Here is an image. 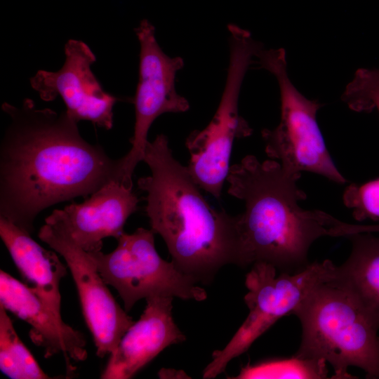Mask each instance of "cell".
I'll return each instance as SVG.
<instances>
[{"label": "cell", "mask_w": 379, "mask_h": 379, "mask_svg": "<svg viewBox=\"0 0 379 379\" xmlns=\"http://www.w3.org/2000/svg\"><path fill=\"white\" fill-rule=\"evenodd\" d=\"M230 58L222 97L210 123L190 133L185 141L190 159L187 167L197 185L219 198L230 171L235 139L250 136L253 130L239 114V97L245 74L262 48L250 32L227 25Z\"/></svg>", "instance_id": "5b68a950"}, {"label": "cell", "mask_w": 379, "mask_h": 379, "mask_svg": "<svg viewBox=\"0 0 379 379\" xmlns=\"http://www.w3.org/2000/svg\"><path fill=\"white\" fill-rule=\"evenodd\" d=\"M291 314L302 327L295 355L330 364L331 378H354L348 368L356 366L379 379V325L336 277L317 286Z\"/></svg>", "instance_id": "277c9868"}, {"label": "cell", "mask_w": 379, "mask_h": 379, "mask_svg": "<svg viewBox=\"0 0 379 379\" xmlns=\"http://www.w3.org/2000/svg\"><path fill=\"white\" fill-rule=\"evenodd\" d=\"M343 201L357 221L370 220L379 224V178L347 185Z\"/></svg>", "instance_id": "d6986e66"}, {"label": "cell", "mask_w": 379, "mask_h": 379, "mask_svg": "<svg viewBox=\"0 0 379 379\" xmlns=\"http://www.w3.org/2000/svg\"><path fill=\"white\" fill-rule=\"evenodd\" d=\"M258 64L277 79L280 93L281 114L273 129L262 131L267 155L277 160L293 174L310 172L338 184L345 178L334 164L317 121L321 105L305 98L288 77L286 52L283 48H261Z\"/></svg>", "instance_id": "8992f818"}, {"label": "cell", "mask_w": 379, "mask_h": 379, "mask_svg": "<svg viewBox=\"0 0 379 379\" xmlns=\"http://www.w3.org/2000/svg\"><path fill=\"white\" fill-rule=\"evenodd\" d=\"M336 267L331 260H325L310 263L295 273L277 275V270L270 264H253L245 279L248 315L227 345L213 352L203 378H214L224 372L232 359L246 352L277 320L291 314L317 286L334 278Z\"/></svg>", "instance_id": "52a82bcc"}, {"label": "cell", "mask_w": 379, "mask_h": 379, "mask_svg": "<svg viewBox=\"0 0 379 379\" xmlns=\"http://www.w3.org/2000/svg\"><path fill=\"white\" fill-rule=\"evenodd\" d=\"M0 368L13 379L51 378L18 335L7 310L0 303Z\"/></svg>", "instance_id": "e0dca14e"}, {"label": "cell", "mask_w": 379, "mask_h": 379, "mask_svg": "<svg viewBox=\"0 0 379 379\" xmlns=\"http://www.w3.org/2000/svg\"><path fill=\"white\" fill-rule=\"evenodd\" d=\"M38 237L65 259L71 272L97 355L110 354L135 321L117 303L95 262L73 239L55 209L46 218Z\"/></svg>", "instance_id": "30bf717a"}, {"label": "cell", "mask_w": 379, "mask_h": 379, "mask_svg": "<svg viewBox=\"0 0 379 379\" xmlns=\"http://www.w3.org/2000/svg\"><path fill=\"white\" fill-rule=\"evenodd\" d=\"M65 56L59 70H39L30 79L32 88L44 101L61 98L67 114L76 121H88L111 129L113 108L120 99L105 91L91 70L95 54L84 41L69 39L65 45Z\"/></svg>", "instance_id": "8fae6325"}, {"label": "cell", "mask_w": 379, "mask_h": 379, "mask_svg": "<svg viewBox=\"0 0 379 379\" xmlns=\"http://www.w3.org/2000/svg\"><path fill=\"white\" fill-rule=\"evenodd\" d=\"M139 199L133 190L112 181L91 194L82 203L55 209L75 242L87 252L101 251L107 237L118 239L124 226L138 210Z\"/></svg>", "instance_id": "5bb4252c"}, {"label": "cell", "mask_w": 379, "mask_h": 379, "mask_svg": "<svg viewBox=\"0 0 379 379\" xmlns=\"http://www.w3.org/2000/svg\"><path fill=\"white\" fill-rule=\"evenodd\" d=\"M30 234L0 217V237L22 278L61 314L60 282L67 274V265L61 262L56 251L43 248Z\"/></svg>", "instance_id": "9a60e30c"}, {"label": "cell", "mask_w": 379, "mask_h": 379, "mask_svg": "<svg viewBox=\"0 0 379 379\" xmlns=\"http://www.w3.org/2000/svg\"><path fill=\"white\" fill-rule=\"evenodd\" d=\"M10 118L0 144V217L32 234L38 215L120 181L119 160L81 135L66 112L4 102Z\"/></svg>", "instance_id": "6da1fadb"}, {"label": "cell", "mask_w": 379, "mask_h": 379, "mask_svg": "<svg viewBox=\"0 0 379 379\" xmlns=\"http://www.w3.org/2000/svg\"><path fill=\"white\" fill-rule=\"evenodd\" d=\"M354 109L357 112L379 114V68L368 69L355 81L351 95Z\"/></svg>", "instance_id": "ffe728a7"}, {"label": "cell", "mask_w": 379, "mask_h": 379, "mask_svg": "<svg viewBox=\"0 0 379 379\" xmlns=\"http://www.w3.org/2000/svg\"><path fill=\"white\" fill-rule=\"evenodd\" d=\"M352 249L336 268V278L359 300L379 325V236L372 232L348 235Z\"/></svg>", "instance_id": "2e32d148"}, {"label": "cell", "mask_w": 379, "mask_h": 379, "mask_svg": "<svg viewBox=\"0 0 379 379\" xmlns=\"http://www.w3.org/2000/svg\"><path fill=\"white\" fill-rule=\"evenodd\" d=\"M135 32L140 44L138 81L133 98L135 121L131 148L119 159L121 182L131 189L135 168L143 159L152 123L164 113L184 112L190 108L175 85L176 74L184 66L182 58L170 57L163 51L149 20H141Z\"/></svg>", "instance_id": "9c48e42d"}, {"label": "cell", "mask_w": 379, "mask_h": 379, "mask_svg": "<svg viewBox=\"0 0 379 379\" xmlns=\"http://www.w3.org/2000/svg\"><path fill=\"white\" fill-rule=\"evenodd\" d=\"M375 230L377 232H379V224L376 225Z\"/></svg>", "instance_id": "44dd1931"}, {"label": "cell", "mask_w": 379, "mask_h": 379, "mask_svg": "<svg viewBox=\"0 0 379 379\" xmlns=\"http://www.w3.org/2000/svg\"><path fill=\"white\" fill-rule=\"evenodd\" d=\"M0 303L6 310L31 326L29 337L44 348V357L62 353L67 373L75 369L71 360L84 361L87 357L86 339L82 333L65 324L37 293L8 273L0 271Z\"/></svg>", "instance_id": "7c38bea8"}, {"label": "cell", "mask_w": 379, "mask_h": 379, "mask_svg": "<svg viewBox=\"0 0 379 379\" xmlns=\"http://www.w3.org/2000/svg\"><path fill=\"white\" fill-rule=\"evenodd\" d=\"M142 161L151 171L138 180L146 192L145 211L176 267L205 284L224 265H236L234 216L208 204L187 167L173 157L167 136L149 141Z\"/></svg>", "instance_id": "3957f363"}, {"label": "cell", "mask_w": 379, "mask_h": 379, "mask_svg": "<svg viewBox=\"0 0 379 379\" xmlns=\"http://www.w3.org/2000/svg\"><path fill=\"white\" fill-rule=\"evenodd\" d=\"M300 176L276 160L260 161L253 155L230 166L227 192L245 208L234 216L237 265L266 262L281 272L295 273L310 264L309 250L317 239L335 237L340 220L300 207L307 198L298 185Z\"/></svg>", "instance_id": "7a4b0ae2"}, {"label": "cell", "mask_w": 379, "mask_h": 379, "mask_svg": "<svg viewBox=\"0 0 379 379\" xmlns=\"http://www.w3.org/2000/svg\"><path fill=\"white\" fill-rule=\"evenodd\" d=\"M327 363L324 360L291 358L274 359L247 365L233 378H314L328 377Z\"/></svg>", "instance_id": "ac0fdd59"}, {"label": "cell", "mask_w": 379, "mask_h": 379, "mask_svg": "<svg viewBox=\"0 0 379 379\" xmlns=\"http://www.w3.org/2000/svg\"><path fill=\"white\" fill-rule=\"evenodd\" d=\"M154 234L152 229L138 228L132 234L124 232L110 253L88 252L105 282L117 291L124 310L128 312L138 300L157 295L206 300V292L196 279L159 255Z\"/></svg>", "instance_id": "ba28073f"}, {"label": "cell", "mask_w": 379, "mask_h": 379, "mask_svg": "<svg viewBox=\"0 0 379 379\" xmlns=\"http://www.w3.org/2000/svg\"><path fill=\"white\" fill-rule=\"evenodd\" d=\"M173 297L152 296L140 318L127 330L109 360L100 378L128 379L171 345L186 340L173 316Z\"/></svg>", "instance_id": "4fadbf2b"}]
</instances>
